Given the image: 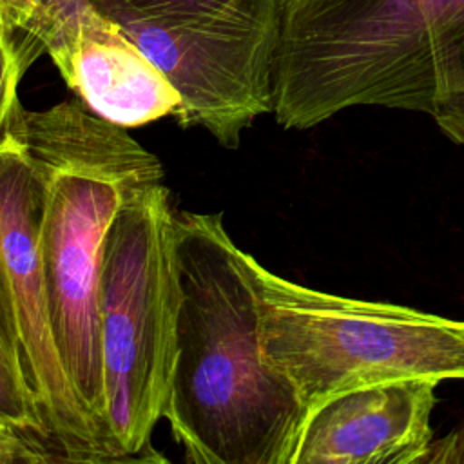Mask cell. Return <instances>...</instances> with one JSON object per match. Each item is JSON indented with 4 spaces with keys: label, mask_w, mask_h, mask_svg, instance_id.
<instances>
[{
    "label": "cell",
    "mask_w": 464,
    "mask_h": 464,
    "mask_svg": "<svg viewBox=\"0 0 464 464\" xmlns=\"http://www.w3.org/2000/svg\"><path fill=\"white\" fill-rule=\"evenodd\" d=\"M118 27L176 89L183 127H201L236 149L254 120L272 112L279 0H237L207 16Z\"/></svg>",
    "instance_id": "5"
},
{
    "label": "cell",
    "mask_w": 464,
    "mask_h": 464,
    "mask_svg": "<svg viewBox=\"0 0 464 464\" xmlns=\"http://www.w3.org/2000/svg\"><path fill=\"white\" fill-rule=\"evenodd\" d=\"M25 74L16 51L0 22V141L9 134V125L18 100V85Z\"/></svg>",
    "instance_id": "12"
},
{
    "label": "cell",
    "mask_w": 464,
    "mask_h": 464,
    "mask_svg": "<svg viewBox=\"0 0 464 464\" xmlns=\"http://www.w3.org/2000/svg\"><path fill=\"white\" fill-rule=\"evenodd\" d=\"M437 384L401 379L328 397L306 411L290 464H420Z\"/></svg>",
    "instance_id": "7"
},
{
    "label": "cell",
    "mask_w": 464,
    "mask_h": 464,
    "mask_svg": "<svg viewBox=\"0 0 464 464\" xmlns=\"http://www.w3.org/2000/svg\"><path fill=\"white\" fill-rule=\"evenodd\" d=\"M94 9L92 0H0V22L24 71L45 53L60 72Z\"/></svg>",
    "instance_id": "10"
},
{
    "label": "cell",
    "mask_w": 464,
    "mask_h": 464,
    "mask_svg": "<svg viewBox=\"0 0 464 464\" xmlns=\"http://www.w3.org/2000/svg\"><path fill=\"white\" fill-rule=\"evenodd\" d=\"M426 462H464V422L442 439L431 440L420 464Z\"/></svg>",
    "instance_id": "13"
},
{
    "label": "cell",
    "mask_w": 464,
    "mask_h": 464,
    "mask_svg": "<svg viewBox=\"0 0 464 464\" xmlns=\"http://www.w3.org/2000/svg\"><path fill=\"white\" fill-rule=\"evenodd\" d=\"M0 428L14 442L18 462H53L36 401L25 379L16 312L0 250Z\"/></svg>",
    "instance_id": "9"
},
{
    "label": "cell",
    "mask_w": 464,
    "mask_h": 464,
    "mask_svg": "<svg viewBox=\"0 0 464 464\" xmlns=\"http://www.w3.org/2000/svg\"><path fill=\"white\" fill-rule=\"evenodd\" d=\"M13 450H14L13 440H11V439L5 435V431L0 428V464L13 460Z\"/></svg>",
    "instance_id": "14"
},
{
    "label": "cell",
    "mask_w": 464,
    "mask_h": 464,
    "mask_svg": "<svg viewBox=\"0 0 464 464\" xmlns=\"http://www.w3.org/2000/svg\"><path fill=\"white\" fill-rule=\"evenodd\" d=\"M248 266L263 355L306 411L341 392L388 381H464V321L314 290L254 256Z\"/></svg>",
    "instance_id": "3"
},
{
    "label": "cell",
    "mask_w": 464,
    "mask_h": 464,
    "mask_svg": "<svg viewBox=\"0 0 464 464\" xmlns=\"http://www.w3.org/2000/svg\"><path fill=\"white\" fill-rule=\"evenodd\" d=\"M176 357L163 417L194 464H290L306 410L263 355L248 256L221 214L174 212Z\"/></svg>",
    "instance_id": "1"
},
{
    "label": "cell",
    "mask_w": 464,
    "mask_h": 464,
    "mask_svg": "<svg viewBox=\"0 0 464 464\" xmlns=\"http://www.w3.org/2000/svg\"><path fill=\"white\" fill-rule=\"evenodd\" d=\"M234 2L237 0H92L94 7L118 25L207 16Z\"/></svg>",
    "instance_id": "11"
},
{
    "label": "cell",
    "mask_w": 464,
    "mask_h": 464,
    "mask_svg": "<svg viewBox=\"0 0 464 464\" xmlns=\"http://www.w3.org/2000/svg\"><path fill=\"white\" fill-rule=\"evenodd\" d=\"M9 132L40 183V256L51 324L69 382L109 462L100 339V272L109 228L140 185L163 179L160 160L121 125L80 102L16 105Z\"/></svg>",
    "instance_id": "2"
},
{
    "label": "cell",
    "mask_w": 464,
    "mask_h": 464,
    "mask_svg": "<svg viewBox=\"0 0 464 464\" xmlns=\"http://www.w3.org/2000/svg\"><path fill=\"white\" fill-rule=\"evenodd\" d=\"M60 74L91 112L125 129L174 116L179 107L163 72L98 9L83 20Z\"/></svg>",
    "instance_id": "8"
},
{
    "label": "cell",
    "mask_w": 464,
    "mask_h": 464,
    "mask_svg": "<svg viewBox=\"0 0 464 464\" xmlns=\"http://www.w3.org/2000/svg\"><path fill=\"white\" fill-rule=\"evenodd\" d=\"M40 183L9 132L0 141V250L9 276L25 379L53 462H109L56 346L40 256Z\"/></svg>",
    "instance_id": "6"
},
{
    "label": "cell",
    "mask_w": 464,
    "mask_h": 464,
    "mask_svg": "<svg viewBox=\"0 0 464 464\" xmlns=\"http://www.w3.org/2000/svg\"><path fill=\"white\" fill-rule=\"evenodd\" d=\"M98 301L111 455L114 462L165 460L150 437L169 399L179 286L163 179L136 187L120 207L105 243Z\"/></svg>",
    "instance_id": "4"
}]
</instances>
